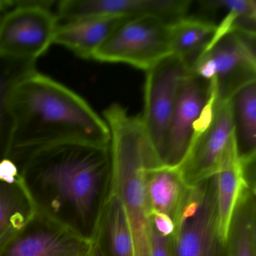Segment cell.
<instances>
[{
	"instance_id": "5b68a950",
	"label": "cell",
	"mask_w": 256,
	"mask_h": 256,
	"mask_svg": "<svg viewBox=\"0 0 256 256\" xmlns=\"http://www.w3.org/2000/svg\"><path fill=\"white\" fill-rule=\"evenodd\" d=\"M173 22L154 16L127 18L96 50L92 60L127 64L146 72L172 54L170 30Z\"/></svg>"
},
{
	"instance_id": "8992f818",
	"label": "cell",
	"mask_w": 256,
	"mask_h": 256,
	"mask_svg": "<svg viewBox=\"0 0 256 256\" xmlns=\"http://www.w3.org/2000/svg\"><path fill=\"white\" fill-rule=\"evenodd\" d=\"M234 138L230 100H218L214 88L194 127L186 156L176 168L188 186L216 175Z\"/></svg>"
},
{
	"instance_id": "d6986e66",
	"label": "cell",
	"mask_w": 256,
	"mask_h": 256,
	"mask_svg": "<svg viewBox=\"0 0 256 256\" xmlns=\"http://www.w3.org/2000/svg\"><path fill=\"white\" fill-rule=\"evenodd\" d=\"M216 25L197 18H182L172 23L170 52L182 59L191 70L212 41Z\"/></svg>"
},
{
	"instance_id": "e0dca14e",
	"label": "cell",
	"mask_w": 256,
	"mask_h": 256,
	"mask_svg": "<svg viewBox=\"0 0 256 256\" xmlns=\"http://www.w3.org/2000/svg\"><path fill=\"white\" fill-rule=\"evenodd\" d=\"M238 158L242 162L256 158V82L236 91L230 100Z\"/></svg>"
},
{
	"instance_id": "7a4b0ae2",
	"label": "cell",
	"mask_w": 256,
	"mask_h": 256,
	"mask_svg": "<svg viewBox=\"0 0 256 256\" xmlns=\"http://www.w3.org/2000/svg\"><path fill=\"white\" fill-rule=\"evenodd\" d=\"M12 161L46 146L68 142L110 145V134L80 96L36 71L22 78L10 97Z\"/></svg>"
},
{
	"instance_id": "2e32d148",
	"label": "cell",
	"mask_w": 256,
	"mask_h": 256,
	"mask_svg": "<svg viewBox=\"0 0 256 256\" xmlns=\"http://www.w3.org/2000/svg\"><path fill=\"white\" fill-rule=\"evenodd\" d=\"M130 18L108 16L58 26L54 44L66 48L79 58L92 59L96 50L110 34Z\"/></svg>"
},
{
	"instance_id": "44dd1931",
	"label": "cell",
	"mask_w": 256,
	"mask_h": 256,
	"mask_svg": "<svg viewBox=\"0 0 256 256\" xmlns=\"http://www.w3.org/2000/svg\"><path fill=\"white\" fill-rule=\"evenodd\" d=\"M36 61L0 56V162L8 158L11 148L13 118L12 92L18 82L36 68Z\"/></svg>"
},
{
	"instance_id": "9c48e42d",
	"label": "cell",
	"mask_w": 256,
	"mask_h": 256,
	"mask_svg": "<svg viewBox=\"0 0 256 256\" xmlns=\"http://www.w3.org/2000/svg\"><path fill=\"white\" fill-rule=\"evenodd\" d=\"M190 71L182 59L170 54L146 72L144 104L140 116L160 164L180 88Z\"/></svg>"
},
{
	"instance_id": "ac0fdd59",
	"label": "cell",
	"mask_w": 256,
	"mask_h": 256,
	"mask_svg": "<svg viewBox=\"0 0 256 256\" xmlns=\"http://www.w3.org/2000/svg\"><path fill=\"white\" fill-rule=\"evenodd\" d=\"M215 176L220 228L226 240L234 210L242 188L247 186L236 152L234 138L229 144Z\"/></svg>"
},
{
	"instance_id": "8fae6325",
	"label": "cell",
	"mask_w": 256,
	"mask_h": 256,
	"mask_svg": "<svg viewBox=\"0 0 256 256\" xmlns=\"http://www.w3.org/2000/svg\"><path fill=\"white\" fill-rule=\"evenodd\" d=\"M190 0H62L56 6L58 26L108 16H154L174 20L186 16Z\"/></svg>"
},
{
	"instance_id": "ffe728a7",
	"label": "cell",
	"mask_w": 256,
	"mask_h": 256,
	"mask_svg": "<svg viewBox=\"0 0 256 256\" xmlns=\"http://www.w3.org/2000/svg\"><path fill=\"white\" fill-rule=\"evenodd\" d=\"M256 190L242 188L226 238L227 256H256Z\"/></svg>"
},
{
	"instance_id": "603a6c76",
	"label": "cell",
	"mask_w": 256,
	"mask_h": 256,
	"mask_svg": "<svg viewBox=\"0 0 256 256\" xmlns=\"http://www.w3.org/2000/svg\"><path fill=\"white\" fill-rule=\"evenodd\" d=\"M170 236L158 230L150 220V256H172Z\"/></svg>"
},
{
	"instance_id": "d4e9b609",
	"label": "cell",
	"mask_w": 256,
	"mask_h": 256,
	"mask_svg": "<svg viewBox=\"0 0 256 256\" xmlns=\"http://www.w3.org/2000/svg\"><path fill=\"white\" fill-rule=\"evenodd\" d=\"M4 11H5V7H4V1H0V18L2 17Z\"/></svg>"
},
{
	"instance_id": "52a82bcc",
	"label": "cell",
	"mask_w": 256,
	"mask_h": 256,
	"mask_svg": "<svg viewBox=\"0 0 256 256\" xmlns=\"http://www.w3.org/2000/svg\"><path fill=\"white\" fill-rule=\"evenodd\" d=\"M0 18V56L36 61L54 44L58 24L53 1H6Z\"/></svg>"
},
{
	"instance_id": "9a60e30c",
	"label": "cell",
	"mask_w": 256,
	"mask_h": 256,
	"mask_svg": "<svg viewBox=\"0 0 256 256\" xmlns=\"http://www.w3.org/2000/svg\"><path fill=\"white\" fill-rule=\"evenodd\" d=\"M94 244L102 256H134L131 228L122 202L113 190L102 212Z\"/></svg>"
},
{
	"instance_id": "4fadbf2b",
	"label": "cell",
	"mask_w": 256,
	"mask_h": 256,
	"mask_svg": "<svg viewBox=\"0 0 256 256\" xmlns=\"http://www.w3.org/2000/svg\"><path fill=\"white\" fill-rule=\"evenodd\" d=\"M34 204L10 158L0 162V252L36 214Z\"/></svg>"
},
{
	"instance_id": "30bf717a",
	"label": "cell",
	"mask_w": 256,
	"mask_h": 256,
	"mask_svg": "<svg viewBox=\"0 0 256 256\" xmlns=\"http://www.w3.org/2000/svg\"><path fill=\"white\" fill-rule=\"evenodd\" d=\"M212 92L210 82L191 70L184 78L169 125L162 166L174 168L180 166L190 148L196 124Z\"/></svg>"
},
{
	"instance_id": "277c9868",
	"label": "cell",
	"mask_w": 256,
	"mask_h": 256,
	"mask_svg": "<svg viewBox=\"0 0 256 256\" xmlns=\"http://www.w3.org/2000/svg\"><path fill=\"white\" fill-rule=\"evenodd\" d=\"M172 256H227L217 206L216 176L191 186L170 236Z\"/></svg>"
},
{
	"instance_id": "7402d4cb",
	"label": "cell",
	"mask_w": 256,
	"mask_h": 256,
	"mask_svg": "<svg viewBox=\"0 0 256 256\" xmlns=\"http://www.w3.org/2000/svg\"><path fill=\"white\" fill-rule=\"evenodd\" d=\"M199 2L200 6L206 10H222L227 12L220 24L216 25L215 35L206 50L220 38L230 32L240 31L256 35L254 0H204Z\"/></svg>"
},
{
	"instance_id": "5bb4252c",
	"label": "cell",
	"mask_w": 256,
	"mask_h": 256,
	"mask_svg": "<svg viewBox=\"0 0 256 256\" xmlns=\"http://www.w3.org/2000/svg\"><path fill=\"white\" fill-rule=\"evenodd\" d=\"M145 192L150 215H162L176 222L191 186L178 168L150 166L145 172Z\"/></svg>"
},
{
	"instance_id": "cb8c5ba5",
	"label": "cell",
	"mask_w": 256,
	"mask_h": 256,
	"mask_svg": "<svg viewBox=\"0 0 256 256\" xmlns=\"http://www.w3.org/2000/svg\"><path fill=\"white\" fill-rule=\"evenodd\" d=\"M86 256H102V254L100 252V250H98L95 244H94L92 245V248H91L90 252L88 253Z\"/></svg>"
},
{
	"instance_id": "7c38bea8",
	"label": "cell",
	"mask_w": 256,
	"mask_h": 256,
	"mask_svg": "<svg viewBox=\"0 0 256 256\" xmlns=\"http://www.w3.org/2000/svg\"><path fill=\"white\" fill-rule=\"evenodd\" d=\"M92 245L94 242L36 212L0 256H86Z\"/></svg>"
},
{
	"instance_id": "6da1fadb",
	"label": "cell",
	"mask_w": 256,
	"mask_h": 256,
	"mask_svg": "<svg viewBox=\"0 0 256 256\" xmlns=\"http://www.w3.org/2000/svg\"><path fill=\"white\" fill-rule=\"evenodd\" d=\"M13 162L36 212L94 242L113 190L110 145L59 144Z\"/></svg>"
},
{
	"instance_id": "ba28073f",
	"label": "cell",
	"mask_w": 256,
	"mask_h": 256,
	"mask_svg": "<svg viewBox=\"0 0 256 256\" xmlns=\"http://www.w3.org/2000/svg\"><path fill=\"white\" fill-rule=\"evenodd\" d=\"M256 36L226 34L196 61L191 71L215 86L218 100H230L241 88L256 82Z\"/></svg>"
},
{
	"instance_id": "3957f363",
	"label": "cell",
	"mask_w": 256,
	"mask_h": 256,
	"mask_svg": "<svg viewBox=\"0 0 256 256\" xmlns=\"http://www.w3.org/2000/svg\"><path fill=\"white\" fill-rule=\"evenodd\" d=\"M110 131L113 191L118 194L131 228L134 256H150V212L144 176L160 164L145 133L140 115H130L118 103L103 112Z\"/></svg>"
}]
</instances>
